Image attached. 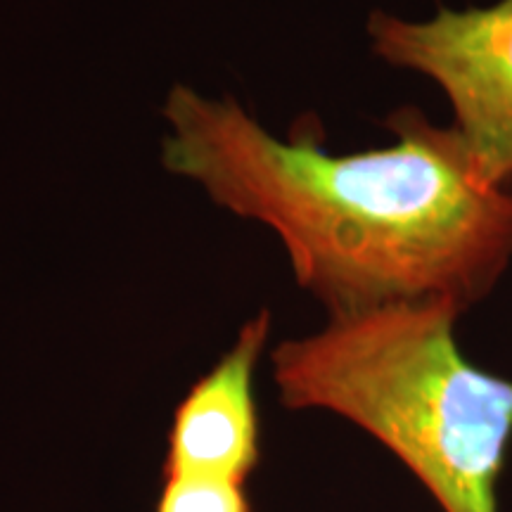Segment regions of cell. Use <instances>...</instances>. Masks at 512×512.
Instances as JSON below:
<instances>
[{
    "instance_id": "1",
    "label": "cell",
    "mask_w": 512,
    "mask_h": 512,
    "mask_svg": "<svg viewBox=\"0 0 512 512\" xmlns=\"http://www.w3.org/2000/svg\"><path fill=\"white\" fill-rule=\"evenodd\" d=\"M162 166L216 207L271 228L294 280L344 316L448 299L470 311L512 259V190L479 174L453 126L418 107L389 114L394 143L330 155L318 128L275 138L238 100L174 86Z\"/></svg>"
},
{
    "instance_id": "2",
    "label": "cell",
    "mask_w": 512,
    "mask_h": 512,
    "mask_svg": "<svg viewBox=\"0 0 512 512\" xmlns=\"http://www.w3.org/2000/svg\"><path fill=\"white\" fill-rule=\"evenodd\" d=\"M448 299L330 316L271 351L290 411H325L382 444L441 512H498L512 444V380L472 366Z\"/></svg>"
},
{
    "instance_id": "3",
    "label": "cell",
    "mask_w": 512,
    "mask_h": 512,
    "mask_svg": "<svg viewBox=\"0 0 512 512\" xmlns=\"http://www.w3.org/2000/svg\"><path fill=\"white\" fill-rule=\"evenodd\" d=\"M373 53L392 67L439 83L453 107L479 174L494 188L512 185V0L489 8H441L427 22L375 10Z\"/></svg>"
},
{
    "instance_id": "4",
    "label": "cell",
    "mask_w": 512,
    "mask_h": 512,
    "mask_svg": "<svg viewBox=\"0 0 512 512\" xmlns=\"http://www.w3.org/2000/svg\"><path fill=\"white\" fill-rule=\"evenodd\" d=\"M273 318L254 313L226 354L190 384L176 403L162 475H202L249 484L264 458L256 401V370L266 354Z\"/></svg>"
},
{
    "instance_id": "5",
    "label": "cell",
    "mask_w": 512,
    "mask_h": 512,
    "mask_svg": "<svg viewBox=\"0 0 512 512\" xmlns=\"http://www.w3.org/2000/svg\"><path fill=\"white\" fill-rule=\"evenodd\" d=\"M152 512H254L247 484L202 475H162Z\"/></svg>"
}]
</instances>
